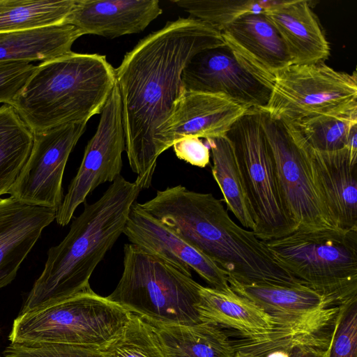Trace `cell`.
I'll return each instance as SVG.
<instances>
[{
  "instance_id": "cell-1",
  "label": "cell",
  "mask_w": 357,
  "mask_h": 357,
  "mask_svg": "<svg viewBox=\"0 0 357 357\" xmlns=\"http://www.w3.org/2000/svg\"><path fill=\"white\" fill-rule=\"evenodd\" d=\"M225 44L210 24L179 17L141 40L115 69L126 151L142 190L150 187L165 151L162 134L183 89L185 66L196 54Z\"/></svg>"
},
{
  "instance_id": "cell-2",
  "label": "cell",
  "mask_w": 357,
  "mask_h": 357,
  "mask_svg": "<svg viewBox=\"0 0 357 357\" xmlns=\"http://www.w3.org/2000/svg\"><path fill=\"white\" fill-rule=\"evenodd\" d=\"M139 206L238 282L302 284L273 257L252 231L230 218L222 201L211 193L178 185L158 190Z\"/></svg>"
},
{
  "instance_id": "cell-3",
  "label": "cell",
  "mask_w": 357,
  "mask_h": 357,
  "mask_svg": "<svg viewBox=\"0 0 357 357\" xmlns=\"http://www.w3.org/2000/svg\"><path fill=\"white\" fill-rule=\"evenodd\" d=\"M142 188L120 175L102 195L86 204L63 240L47 252L45 268L19 314L38 310L91 289L89 279L123 233Z\"/></svg>"
},
{
  "instance_id": "cell-4",
  "label": "cell",
  "mask_w": 357,
  "mask_h": 357,
  "mask_svg": "<svg viewBox=\"0 0 357 357\" xmlns=\"http://www.w3.org/2000/svg\"><path fill=\"white\" fill-rule=\"evenodd\" d=\"M115 84L105 55L71 52L36 66L10 105L36 134L87 123L101 113Z\"/></svg>"
},
{
  "instance_id": "cell-5",
  "label": "cell",
  "mask_w": 357,
  "mask_h": 357,
  "mask_svg": "<svg viewBox=\"0 0 357 357\" xmlns=\"http://www.w3.org/2000/svg\"><path fill=\"white\" fill-rule=\"evenodd\" d=\"M123 268L109 299L147 321L199 323L195 305L201 284L192 273L130 243L123 247Z\"/></svg>"
},
{
  "instance_id": "cell-6",
  "label": "cell",
  "mask_w": 357,
  "mask_h": 357,
  "mask_svg": "<svg viewBox=\"0 0 357 357\" xmlns=\"http://www.w3.org/2000/svg\"><path fill=\"white\" fill-rule=\"evenodd\" d=\"M264 242L273 257L302 284L338 305L357 296V230H295Z\"/></svg>"
},
{
  "instance_id": "cell-7",
  "label": "cell",
  "mask_w": 357,
  "mask_h": 357,
  "mask_svg": "<svg viewBox=\"0 0 357 357\" xmlns=\"http://www.w3.org/2000/svg\"><path fill=\"white\" fill-rule=\"evenodd\" d=\"M228 282L234 292L266 312L275 324L264 337L236 340L239 357H264L299 337L326 331L339 309L333 298L303 284L241 282L231 276Z\"/></svg>"
},
{
  "instance_id": "cell-8",
  "label": "cell",
  "mask_w": 357,
  "mask_h": 357,
  "mask_svg": "<svg viewBox=\"0 0 357 357\" xmlns=\"http://www.w3.org/2000/svg\"><path fill=\"white\" fill-rule=\"evenodd\" d=\"M131 312L89 289L46 307L19 314L10 343H54L98 347L112 336Z\"/></svg>"
},
{
  "instance_id": "cell-9",
  "label": "cell",
  "mask_w": 357,
  "mask_h": 357,
  "mask_svg": "<svg viewBox=\"0 0 357 357\" xmlns=\"http://www.w3.org/2000/svg\"><path fill=\"white\" fill-rule=\"evenodd\" d=\"M233 147L256 223L257 237L270 241L294 231L282 202L261 109L248 110L226 135Z\"/></svg>"
},
{
  "instance_id": "cell-10",
  "label": "cell",
  "mask_w": 357,
  "mask_h": 357,
  "mask_svg": "<svg viewBox=\"0 0 357 357\" xmlns=\"http://www.w3.org/2000/svg\"><path fill=\"white\" fill-rule=\"evenodd\" d=\"M261 110L287 123L357 112L356 73L337 71L325 62L289 65L275 75L269 101Z\"/></svg>"
},
{
  "instance_id": "cell-11",
  "label": "cell",
  "mask_w": 357,
  "mask_h": 357,
  "mask_svg": "<svg viewBox=\"0 0 357 357\" xmlns=\"http://www.w3.org/2000/svg\"><path fill=\"white\" fill-rule=\"evenodd\" d=\"M261 124L273 157L280 194L295 230L338 229L313 183L303 138L291 123L261 110Z\"/></svg>"
},
{
  "instance_id": "cell-12",
  "label": "cell",
  "mask_w": 357,
  "mask_h": 357,
  "mask_svg": "<svg viewBox=\"0 0 357 357\" xmlns=\"http://www.w3.org/2000/svg\"><path fill=\"white\" fill-rule=\"evenodd\" d=\"M100 114L97 130L86 146L78 171L56 211L55 220L61 226L70 222L77 208L97 187L112 183L121 175L126 141L116 84Z\"/></svg>"
},
{
  "instance_id": "cell-13",
  "label": "cell",
  "mask_w": 357,
  "mask_h": 357,
  "mask_svg": "<svg viewBox=\"0 0 357 357\" xmlns=\"http://www.w3.org/2000/svg\"><path fill=\"white\" fill-rule=\"evenodd\" d=\"M181 79L185 90L222 93L248 109H263L273 85L227 44L196 54Z\"/></svg>"
},
{
  "instance_id": "cell-14",
  "label": "cell",
  "mask_w": 357,
  "mask_h": 357,
  "mask_svg": "<svg viewBox=\"0 0 357 357\" xmlns=\"http://www.w3.org/2000/svg\"><path fill=\"white\" fill-rule=\"evenodd\" d=\"M87 123H68L34 134L31 151L8 193L26 204L57 211L69 155Z\"/></svg>"
},
{
  "instance_id": "cell-15",
  "label": "cell",
  "mask_w": 357,
  "mask_h": 357,
  "mask_svg": "<svg viewBox=\"0 0 357 357\" xmlns=\"http://www.w3.org/2000/svg\"><path fill=\"white\" fill-rule=\"evenodd\" d=\"M130 243L161 257L184 271H194L210 287L230 289L228 273L204 253L180 238L135 202L123 230Z\"/></svg>"
},
{
  "instance_id": "cell-16",
  "label": "cell",
  "mask_w": 357,
  "mask_h": 357,
  "mask_svg": "<svg viewBox=\"0 0 357 357\" xmlns=\"http://www.w3.org/2000/svg\"><path fill=\"white\" fill-rule=\"evenodd\" d=\"M303 143L313 183L332 222L338 229L357 230V162L347 148L323 152Z\"/></svg>"
},
{
  "instance_id": "cell-17",
  "label": "cell",
  "mask_w": 357,
  "mask_h": 357,
  "mask_svg": "<svg viewBox=\"0 0 357 357\" xmlns=\"http://www.w3.org/2000/svg\"><path fill=\"white\" fill-rule=\"evenodd\" d=\"M248 110L224 94L183 89L162 134L165 149L185 136L225 137Z\"/></svg>"
},
{
  "instance_id": "cell-18",
  "label": "cell",
  "mask_w": 357,
  "mask_h": 357,
  "mask_svg": "<svg viewBox=\"0 0 357 357\" xmlns=\"http://www.w3.org/2000/svg\"><path fill=\"white\" fill-rule=\"evenodd\" d=\"M56 215L55 209L26 204L11 196L0 199V289L15 278L21 264Z\"/></svg>"
},
{
  "instance_id": "cell-19",
  "label": "cell",
  "mask_w": 357,
  "mask_h": 357,
  "mask_svg": "<svg viewBox=\"0 0 357 357\" xmlns=\"http://www.w3.org/2000/svg\"><path fill=\"white\" fill-rule=\"evenodd\" d=\"M162 13L158 0H75L65 24L108 38L139 33Z\"/></svg>"
},
{
  "instance_id": "cell-20",
  "label": "cell",
  "mask_w": 357,
  "mask_h": 357,
  "mask_svg": "<svg viewBox=\"0 0 357 357\" xmlns=\"http://www.w3.org/2000/svg\"><path fill=\"white\" fill-rule=\"evenodd\" d=\"M221 32L227 45L273 82L278 73L291 65L284 41L264 13L243 15Z\"/></svg>"
},
{
  "instance_id": "cell-21",
  "label": "cell",
  "mask_w": 357,
  "mask_h": 357,
  "mask_svg": "<svg viewBox=\"0 0 357 357\" xmlns=\"http://www.w3.org/2000/svg\"><path fill=\"white\" fill-rule=\"evenodd\" d=\"M264 13L284 41L291 64H313L328 59L330 45L309 1H271Z\"/></svg>"
},
{
  "instance_id": "cell-22",
  "label": "cell",
  "mask_w": 357,
  "mask_h": 357,
  "mask_svg": "<svg viewBox=\"0 0 357 357\" xmlns=\"http://www.w3.org/2000/svg\"><path fill=\"white\" fill-rule=\"evenodd\" d=\"M199 322L236 331L241 338H258L272 332L274 321L262 309L231 288L200 285L195 305Z\"/></svg>"
},
{
  "instance_id": "cell-23",
  "label": "cell",
  "mask_w": 357,
  "mask_h": 357,
  "mask_svg": "<svg viewBox=\"0 0 357 357\" xmlns=\"http://www.w3.org/2000/svg\"><path fill=\"white\" fill-rule=\"evenodd\" d=\"M83 36L69 24H59L0 33V63L42 62L72 52L73 43Z\"/></svg>"
},
{
  "instance_id": "cell-24",
  "label": "cell",
  "mask_w": 357,
  "mask_h": 357,
  "mask_svg": "<svg viewBox=\"0 0 357 357\" xmlns=\"http://www.w3.org/2000/svg\"><path fill=\"white\" fill-rule=\"evenodd\" d=\"M148 322L154 326L169 357H236L232 340L217 326Z\"/></svg>"
},
{
  "instance_id": "cell-25",
  "label": "cell",
  "mask_w": 357,
  "mask_h": 357,
  "mask_svg": "<svg viewBox=\"0 0 357 357\" xmlns=\"http://www.w3.org/2000/svg\"><path fill=\"white\" fill-rule=\"evenodd\" d=\"M211 151V172L231 211L243 227L255 231L256 223L246 194L243 177L227 137L206 139Z\"/></svg>"
},
{
  "instance_id": "cell-26",
  "label": "cell",
  "mask_w": 357,
  "mask_h": 357,
  "mask_svg": "<svg viewBox=\"0 0 357 357\" xmlns=\"http://www.w3.org/2000/svg\"><path fill=\"white\" fill-rule=\"evenodd\" d=\"M34 134L13 107H0V197L8 193L31 151Z\"/></svg>"
},
{
  "instance_id": "cell-27",
  "label": "cell",
  "mask_w": 357,
  "mask_h": 357,
  "mask_svg": "<svg viewBox=\"0 0 357 357\" xmlns=\"http://www.w3.org/2000/svg\"><path fill=\"white\" fill-rule=\"evenodd\" d=\"M75 0H0V33L63 24Z\"/></svg>"
},
{
  "instance_id": "cell-28",
  "label": "cell",
  "mask_w": 357,
  "mask_h": 357,
  "mask_svg": "<svg viewBox=\"0 0 357 357\" xmlns=\"http://www.w3.org/2000/svg\"><path fill=\"white\" fill-rule=\"evenodd\" d=\"M97 349L101 357H169L154 326L132 313Z\"/></svg>"
},
{
  "instance_id": "cell-29",
  "label": "cell",
  "mask_w": 357,
  "mask_h": 357,
  "mask_svg": "<svg viewBox=\"0 0 357 357\" xmlns=\"http://www.w3.org/2000/svg\"><path fill=\"white\" fill-rule=\"evenodd\" d=\"M291 123L312 149L332 152L347 148L351 127L357 123V112L338 115H319Z\"/></svg>"
},
{
  "instance_id": "cell-30",
  "label": "cell",
  "mask_w": 357,
  "mask_h": 357,
  "mask_svg": "<svg viewBox=\"0 0 357 357\" xmlns=\"http://www.w3.org/2000/svg\"><path fill=\"white\" fill-rule=\"evenodd\" d=\"M190 17L206 22L220 31L240 16L261 13L271 1L255 0H173Z\"/></svg>"
},
{
  "instance_id": "cell-31",
  "label": "cell",
  "mask_w": 357,
  "mask_h": 357,
  "mask_svg": "<svg viewBox=\"0 0 357 357\" xmlns=\"http://www.w3.org/2000/svg\"><path fill=\"white\" fill-rule=\"evenodd\" d=\"M328 357H357V296L339 305Z\"/></svg>"
},
{
  "instance_id": "cell-32",
  "label": "cell",
  "mask_w": 357,
  "mask_h": 357,
  "mask_svg": "<svg viewBox=\"0 0 357 357\" xmlns=\"http://www.w3.org/2000/svg\"><path fill=\"white\" fill-rule=\"evenodd\" d=\"M3 357H101L97 347L54 344L23 343L8 344Z\"/></svg>"
},
{
  "instance_id": "cell-33",
  "label": "cell",
  "mask_w": 357,
  "mask_h": 357,
  "mask_svg": "<svg viewBox=\"0 0 357 357\" xmlns=\"http://www.w3.org/2000/svg\"><path fill=\"white\" fill-rule=\"evenodd\" d=\"M36 66L24 63H0V103L10 105Z\"/></svg>"
},
{
  "instance_id": "cell-34",
  "label": "cell",
  "mask_w": 357,
  "mask_h": 357,
  "mask_svg": "<svg viewBox=\"0 0 357 357\" xmlns=\"http://www.w3.org/2000/svg\"><path fill=\"white\" fill-rule=\"evenodd\" d=\"M178 158L193 166L205 167L210 162V149L200 138L185 136L172 145Z\"/></svg>"
},
{
  "instance_id": "cell-35",
  "label": "cell",
  "mask_w": 357,
  "mask_h": 357,
  "mask_svg": "<svg viewBox=\"0 0 357 357\" xmlns=\"http://www.w3.org/2000/svg\"><path fill=\"white\" fill-rule=\"evenodd\" d=\"M330 337L328 331L299 337L288 346V357H328Z\"/></svg>"
}]
</instances>
